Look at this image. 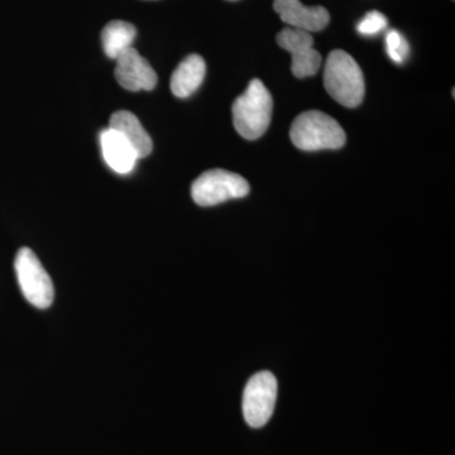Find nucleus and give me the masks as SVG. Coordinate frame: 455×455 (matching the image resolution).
Returning a JSON list of instances; mask_svg holds the SVG:
<instances>
[{
    "instance_id": "nucleus-15",
    "label": "nucleus",
    "mask_w": 455,
    "mask_h": 455,
    "mask_svg": "<svg viewBox=\"0 0 455 455\" xmlns=\"http://www.w3.org/2000/svg\"><path fill=\"white\" fill-rule=\"evenodd\" d=\"M388 25L387 18L381 12L372 11L362 18L358 23L357 31L362 36H376L382 32Z\"/></svg>"
},
{
    "instance_id": "nucleus-7",
    "label": "nucleus",
    "mask_w": 455,
    "mask_h": 455,
    "mask_svg": "<svg viewBox=\"0 0 455 455\" xmlns=\"http://www.w3.org/2000/svg\"><path fill=\"white\" fill-rule=\"evenodd\" d=\"M277 44L291 53V70L298 79L314 76L319 71L322 55L314 49L311 33L287 27L278 33Z\"/></svg>"
},
{
    "instance_id": "nucleus-11",
    "label": "nucleus",
    "mask_w": 455,
    "mask_h": 455,
    "mask_svg": "<svg viewBox=\"0 0 455 455\" xmlns=\"http://www.w3.org/2000/svg\"><path fill=\"white\" fill-rule=\"evenodd\" d=\"M109 127L122 134L123 139L133 147L137 157L145 158L151 155L154 143L133 113L128 112V110H119V112L114 113L110 116Z\"/></svg>"
},
{
    "instance_id": "nucleus-5",
    "label": "nucleus",
    "mask_w": 455,
    "mask_h": 455,
    "mask_svg": "<svg viewBox=\"0 0 455 455\" xmlns=\"http://www.w3.org/2000/svg\"><path fill=\"white\" fill-rule=\"evenodd\" d=\"M250 194V184L238 173L227 170H209L191 187V196L200 206H214L228 200L242 199Z\"/></svg>"
},
{
    "instance_id": "nucleus-4",
    "label": "nucleus",
    "mask_w": 455,
    "mask_h": 455,
    "mask_svg": "<svg viewBox=\"0 0 455 455\" xmlns=\"http://www.w3.org/2000/svg\"><path fill=\"white\" fill-rule=\"evenodd\" d=\"M14 269L26 300L37 309L50 307L55 299V289L36 253L29 248H20L14 259Z\"/></svg>"
},
{
    "instance_id": "nucleus-2",
    "label": "nucleus",
    "mask_w": 455,
    "mask_h": 455,
    "mask_svg": "<svg viewBox=\"0 0 455 455\" xmlns=\"http://www.w3.org/2000/svg\"><path fill=\"white\" fill-rule=\"evenodd\" d=\"M272 109L274 101L267 88L260 80H252L244 94L233 104L235 131L245 140L259 139L268 130Z\"/></svg>"
},
{
    "instance_id": "nucleus-16",
    "label": "nucleus",
    "mask_w": 455,
    "mask_h": 455,
    "mask_svg": "<svg viewBox=\"0 0 455 455\" xmlns=\"http://www.w3.org/2000/svg\"><path fill=\"white\" fill-rule=\"evenodd\" d=\"M229 2H235V0H229Z\"/></svg>"
},
{
    "instance_id": "nucleus-9",
    "label": "nucleus",
    "mask_w": 455,
    "mask_h": 455,
    "mask_svg": "<svg viewBox=\"0 0 455 455\" xmlns=\"http://www.w3.org/2000/svg\"><path fill=\"white\" fill-rule=\"evenodd\" d=\"M274 8L290 28L319 32L331 22V14L322 5L307 7L300 0H275Z\"/></svg>"
},
{
    "instance_id": "nucleus-10",
    "label": "nucleus",
    "mask_w": 455,
    "mask_h": 455,
    "mask_svg": "<svg viewBox=\"0 0 455 455\" xmlns=\"http://www.w3.org/2000/svg\"><path fill=\"white\" fill-rule=\"evenodd\" d=\"M99 142H100L101 155L110 170L119 175H127L134 170L140 158L137 157L133 147L123 139L122 134L108 127L107 130L100 132Z\"/></svg>"
},
{
    "instance_id": "nucleus-12",
    "label": "nucleus",
    "mask_w": 455,
    "mask_h": 455,
    "mask_svg": "<svg viewBox=\"0 0 455 455\" xmlns=\"http://www.w3.org/2000/svg\"><path fill=\"white\" fill-rule=\"evenodd\" d=\"M206 74L205 61L202 56L190 55L182 60L171 76V92L175 97H191L200 88Z\"/></svg>"
},
{
    "instance_id": "nucleus-3",
    "label": "nucleus",
    "mask_w": 455,
    "mask_h": 455,
    "mask_svg": "<svg viewBox=\"0 0 455 455\" xmlns=\"http://www.w3.org/2000/svg\"><path fill=\"white\" fill-rule=\"evenodd\" d=\"M290 137L299 149L309 152L341 148L347 140L339 123L317 110L300 114L292 123Z\"/></svg>"
},
{
    "instance_id": "nucleus-13",
    "label": "nucleus",
    "mask_w": 455,
    "mask_h": 455,
    "mask_svg": "<svg viewBox=\"0 0 455 455\" xmlns=\"http://www.w3.org/2000/svg\"><path fill=\"white\" fill-rule=\"evenodd\" d=\"M137 29L132 23L124 20H112L108 23L101 32V42L106 55L116 60L125 51L132 49L136 40Z\"/></svg>"
},
{
    "instance_id": "nucleus-6",
    "label": "nucleus",
    "mask_w": 455,
    "mask_h": 455,
    "mask_svg": "<svg viewBox=\"0 0 455 455\" xmlns=\"http://www.w3.org/2000/svg\"><path fill=\"white\" fill-rule=\"evenodd\" d=\"M277 400L276 377L271 372L254 374L243 394V416L251 427H262L268 423Z\"/></svg>"
},
{
    "instance_id": "nucleus-1",
    "label": "nucleus",
    "mask_w": 455,
    "mask_h": 455,
    "mask_svg": "<svg viewBox=\"0 0 455 455\" xmlns=\"http://www.w3.org/2000/svg\"><path fill=\"white\" fill-rule=\"evenodd\" d=\"M326 92L346 108H357L363 101L366 85L361 68L349 53L334 50L328 56L324 71Z\"/></svg>"
},
{
    "instance_id": "nucleus-8",
    "label": "nucleus",
    "mask_w": 455,
    "mask_h": 455,
    "mask_svg": "<svg viewBox=\"0 0 455 455\" xmlns=\"http://www.w3.org/2000/svg\"><path fill=\"white\" fill-rule=\"evenodd\" d=\"M114 74L119 85L130 92H149L157 85V75L154 68L133 47L116 57Z\"/></svg>"
},
{
    "instance_id": "nucleus-14",
    "label": "nucleus",
    "mask_w": 455,
    "mask_h": 455,
    "mask_svg": "<svg viewBox=\"0 0 455 455\" xmlns=\"http://www.w3.org/2000/svg\"><path fill=\"white\" fill-rule=\"evenodd\" d=\"M386 49H387L388 57L396 64H403L407 57H409V44H407L406 38L396 29H392V31L387 33Z\"/></svg>"
}]
</instances>
